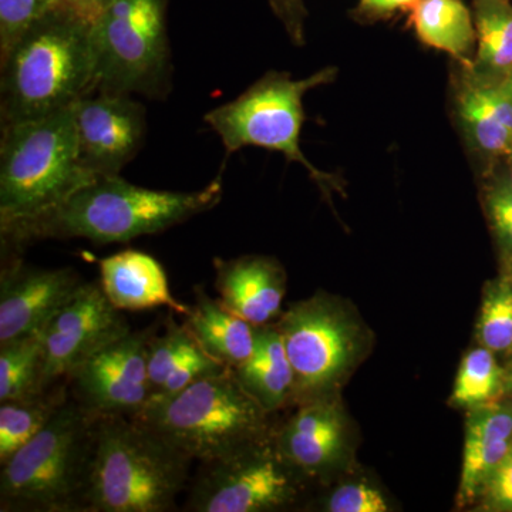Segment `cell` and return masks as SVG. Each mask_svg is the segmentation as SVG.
<instances>
[{
	"mask_svg": "<svg viewBox=\"0 0 512 512\" xmlns=\"http://www.w3.org/2000/svg\"><path fill=\"white\" fill-rule=\"evenodd\" d=\"M222 195L221 174L190 192L150 190L120 175L97 177L43 214L0 229L3 255H18L45 239L83 238L103 245L158 234L211 211Z\"/></svg>",
	"mask_w": 512,
	"mask_h": 512,
	"instance_id": "1",
	"label": "cell"
},
{
	"mask_svg": "<svg viewBox=\"0 0 512 512\" xmlns=\"http://www.w3.org/2000/svg\"><path fill=\"white\" fill-rule=\"evenodd\" d=\"M93 23L57 5L0 60V127L40 119L92 93Z\"/></svg>",
	"mask_w": 512,
	"mask_h": 512,
	"instance_id": "2",
	"label": "cell"
},
{
	"mask_svg": "<svg viewBox=\"0 0 512 512\" xmlns=\"http://www.w3.org/2000/svg\"><path fill=\"white\" fill-rule=\"evenodd\" d=\"M192 460L126 416L97 417L83 512H168L187 487Z\"/></svg>",
	"mask_w": 512,
	"mask_h": 512,
	"instance_id": "3",
	"label": "cell"
},
{
	"mask_svg": "<svg viewBox=\"0 0 512 512\" xmlns=\"http://www.w3.org/2000/svg\"><path fill=\"white\" fill-rule=\"evenodd\" d=\"M97 417L72 396L0 470V511L83 512Z\"/></svg>",
	"mask_w": 512,
	"mask_h": 512,
	"instance_id": "4",
	"label": "cell"
},
{
	"mask_svg": "<svg viewBox=\"0 0 512 512\" xmlns=\"http://www.w3.org/2000/svg\"><path fill=\"white\" fill-rule=\"evenodd\" d=\"M74 107L2 128L0 229L43 214L94 180L80 165Z\"/></svg>",
	"mask_w": 512,
	"mask_h": 512,
	"instance_id": "5",
	"label": "cell"
},
{
	"mask_svg": "<svg viewBox=\"0 0 512 512\" xmlns=\"http://www.w3.org/2000/svg\"><path fill=\"white\" fill-rule=\"evenodd\" d=\"M268 416L227 369L168 399L150 400L133 419L201 464L232 456L271 436Z\"/></svg>",
	"mask_w": 512,
	"mask_h": 512,
	"instance_id": "6",
	"label": "cell"
},
{
	"mask_svg": "<svg viewBox=\"0 0 512 512\" xmlns=\"http://www.w3.org/2000/svg\"><path fill=\"white\" fill-rule=\"evenodd\" d=\"M92 93L165 100L173 87L167 0H111L92 29Z\"/></svg>",
	"mask_w": 512,
	"mask_h": 512,
	"instance_id": "7",
	"label": "cell"
},
{
	"mask_svg": "<svg viewBox=\"0 0 512 512\" xmlns=\"http://www.w3.org/2000/svg\"><path fill=\"white\" fill-rule=\"evenodd\" d=\"M338 73V67H325L305 79H292L289 73L271 70L237 99L208 111L204 121L221 138L227 154L251 146L282 153L289 163L305 167L329 194V188H340L338 181L318 170L301 148L303 97L316 87L335 82Z\"/></svg>",
	"mask_w": 512,
	"mask_h": 512,
	"instance_id": "8",
	"label": "cell"
},
{
	"mask_svg": "<svg viewBox=\"0 0 512 512\" xmlns=\"http://www.w3.org/2000/svg\"><path fill=\"white\" fill-rule=\"evenodd\" d=\"M293 370V403L328 399L360 359L363 333L342 303L318 293L276 323Z\"/></svg>",
	"mask_w": 512,
	"mask_h": 512,
	"instance_id": "9",
	"label": "cell"
},
{
	"mask_svg": "<svg viewBox=\"0 0 512 512\" xmlns=\"http://www.w3.org/2000/svg\"><path fill=\"white\" fill-rule=\"evenodd\" d=\"M302 476L285 460L274 436L220 460L201 463L185 511L262 512L295 501Z\"/></svg>",
	"mask_w": 512,
	"mask_h": 512,
	"instance_id": "10",
	"label": "cell"
},
{
	"mask_svg": "<svg viewBox=\"0 0 512 512\" xmlns=\"http://www.w3.org/2000/svg\"><path fill=\"white\" fill-rule=\"evenodd\" d=\"M157 328L130 332L77 367L66 379L74 402L96 417L137 416L150 399L148 345Z\"/></svg>",
	"mask_w": 512,
	"mask_h": 512,
	"instance_id": "11",
	"label": "cell"
},
{
	"mask_svg": "<svg viewBox=\"0 0 512 512\" xmlns=\"http://www.w3.org/2000/svg\"><path fill=\"white\" fill-rule=\"evenodd\" d=\"M133 332L100 282H84L43 330V389L63 382L101 349Z\"/></svg>",
	"mask_w": 512,
	"mask_h": 512,
	"instance_id": "12",
	"label": "cell"
},
{
	"mask_svg": "<svg viewBox=\"0 0 512 512\" xmlns=\"http://www.w3.org/2000/svg\"><path fill=\"white\" fill-rule=\"evenodd\" d=\"M76 111L77 151L80 165L92 177L120 175L143 147L146 109L124 94L90 93Z\"/></svg>",
	"mask_w": 512,
	"mask_h": 512,
	"instance_id": "13",
	"label": "cell"
},
{
	"mask_svg": "<svg viewBox=\"0 0 512 512\" xmlns=\"http://www.w3.org/2000/svg\"><path fill=\"white\" fill-rule=\"evenodd\" d=\"M84 281L73 268L46 269L3 255L0 272V343L46 328Z\"/></svg>",
	"mask_w": 512,
	"mask_h": 512,
	"instance_id": "14",
	"label": "cell"
},
{
	"mask_svg": "<svg viewBox=\"0 0 512 512\" xmlns=\"http://www.w3.org/2000/svg\"><path fill=\"white\" fill-rule=\"evenodd\" d=\"M274 440L302 477L322 476L338 466L345 451V417L332 397L303 403Z\"/></svg>",
	"mask_w": 512,
	"mask_h": 512,
	"instance_id": "15",
	"label": "cell"
},
{
	"mask_svg": "<svg viewBox=\"0 0 512 512\" xmlns=\"http://www.w3.org/2000/svg\"><path fill=\"white\" fill-rule=\"evenodd\" d=\"M215 289L229 312L254 326L269 325L281 315L286 293L284 266L265 255L214 259Z\"/></svg>",
	"mask_w": 512,
	"mask_h": 512,
	"instance_id": "16",
	"label": "cell"
},
{
	"mask_svg": "<svg viewBox=\"0 0 512 512\" xmlns=\"http://www.w3.org/2000/svg\"><path fill=\"white\" fill-rule=\"evenodd\" d=\"M454 116L470 150L485 160L512 154V97L500 83L484 82L461 69Z\"/></svg>",
	"mask_w": 512,
	"mask_h": 512,
	"instance_id": "17",
	"label": "cell"
},
{
	"mask_svg": "<svg viewBox=\"0 0 512 512\" xmlns=\"http://www.w3.org/2000/svg\"><path fill=\"white\" fill-rule=\"evenodd\" d=\"M511 451L512 402H495L468 410L458 507L478 500L488 478Z\"/></svg>",
	"mask_w": 512,
	"mask_h": 512,
	"instance_id": "18",
	"label": "cell"
},
{
	"mask_svg": "<svg viewBox=\"0 0 512 512\" xmlns=\"http://www.w3.org/2000/svg\"><path fill=\"white\" fill-rule=\"evenodd\" d=\"M100 286L119 311L167 306L171 311L188 315L191 309L174 298L160 262L136 249L101 259Z\"/></svg>",
	"mask_w": 512,
	"mask_h": 512,
	"instance_id": "19",
	"label": "cell"
},
{
	"mask_svg": "<svg viewBox=\"0 0 512 512\" xmlns=\"http://www.w3.org/2000/svg\"><path fill=\"white\" fill-rule=\"evenodd\" d=\"M194 295L195 305L184 322L192 338L228 369L244 365L255 352L256 326L229 312L220 299H212L202 286H195Z\"/></svg>",
	"mask_w": 512,
	"mask_h": 512,
	"instance_id": "20",
	"label": "cell"
},
{
	"mask_svg": "<svg viewBox=\"0 0 512 512\" xmlns=\"http://www.w3.org/2000/svg\"><path fill=\"white\" fill-rule=\"evenodd\" d=\"M249 396L272 413L293 403V370L284 340L272 325L256 326L254 355L244 365L231 369Z\"/></svg>",
	"mask_w": 512,
	"mask_h": 512,
	"instance_id": "21",
	"label": "cell"
},
{
	"mask_svg": "<svg viewBox=\"0 0 512 512\" xmlns=\"http://www.w3.org/2000/svg\"><path fill=\"white\" fill-rule=\"evenodd\" d=\"M410 23L424 45L447 53L470 67L477 46L476 25L461 0H420L412 9Z\"/></svg>",
	"mask_w": 512,
	"mask_h": 512,
	"instance_id": "22",
	"label": "cell"
},
{
	"mask_svg": "<svg viewBox=\"0 0 512 512\" xmlns=\"http://www.w3.org/2000/svg\"><path fill=\"white\" fill-rule=\"evenodd\" d=\"M477 32L470 67H461L484 82L501 83L512 72V5L508 0H473Z\"/></svg>",
	"mask_w": 512,
	"mask_h": 512,
	"instance_id": "23",
	"label": "cell"
},
{
	"mask_svg": "<svg viewBox=\"0 0 512 512\" xmlns=\"http://www.w3.org/2000/svg\"><path fill=\"white\" fill-rule=\"evenodd\" d=\"M69 397V383L63 380L45 392L0 402V466L32 440Z\"/></svg>",
	"mask_w": 512,
	"mask_h": 512,
	"instance_id": "24",
	"label": "cell"
},
{
	"mask_svg": "<svg viewBox=\"0 0 512 512\" xmlns=\"http://www.w3.org/2000/svg\"><path fill=\"white\" fill-rule=\"evenodd\" d=\"M43 330L0 343V402L45 392Z\"/></svg>",
	"mask_w": 512,
	"mask_h": 512,
	"instance_id": "25",
	"label": "cell"
},
{
	"mask_svg": "<svg viewBox=\"0 0 512 512\" xmlns=\"http://www.w3.org/2000/svg\"><path fill=\"white\" fill-rule=\"evenodd\" d=\"M504 394L505 370L498 365L495 353L483 346L470 350L461 360L451 404L470 410L500 402Z\"/></svg>",
	"mask_w": 512,
	"mask_h": 512,
	"instance_id": "26",
	"label": "cell"
},
{
	"mask_svg": "<svg viewBox=\"0 0 512 512\" xmlns=\"http://www.w3.org/2000/svg\"><path fill=\"white\" fill-rule=\"evenodd\" d=\"M478 345L494 353L512 352V275L488 282L477 320Z\"/></svg>",
	"mask_w": 512,
	"mask_h": 512,
	"instance_id": "27",
	"label": "cell"
},
{
	"mask_svg": "<svg viewBox=\"0 0 512 512\" xmlns=\"http://www.w3.org/2000/svg\"><path fill=\"white\" fill-rule=\"evenodd\" d=\"M197 346L184 325H178L173 316L164 320V333L157 330L148 345L147 376L150 397L163 387L168 376L180 366L188 353Z\"/></svg>",
	"mask_w": 512,
	"mask_h": 512,
	"instance_id": "28",
	"label": "cell"
},
{
	"mask_svg": "<svg viewBox=\"0 0 512 512\" xmlns=\"http://www.w3.org/2000/svg\"><path fill=\"white\" fill-rule=\"evenodd\" d=\"M483 204L498 254L507 269L512 264V184L505 174L485 184Z\"/></svg>",
	"mask_w": 512,
	"mask_h": 512,
	"instance_id": "29",
	"label": "cell"
},
{
	"mask_svg": "<svg viewBox=\"0 0 512 512\" xmlns=\"http://www.w3.org/2000/svg\"><path fill=\"white\" fill-rule=\"evenodd\" d=\"M50 8L49 0H0V60Z\"/></svg>",
	"mask_w": 512,
	"mask_h": 512,
	"instance_id": "30",
	"label": "cell"
},
{
	"mask_svg": "<svg viewBox=\"0 0 512 512\" xmlns=\"http://www.w3.org/2000/svg\"><path fill=\"white\" fill-rule=\"evenodd\" d=\"M227 369L228 367L212 359L208 353H205L197 345L188 353V356L180 363V366L168 376L163 387L148 399V402L150 400L168 399V397L183 392L185 387L190 386V384L198 382V380L204 379V377L218 375V373L224 372Z\"/></svg>",
	"mask_w": 512,
	"mask_h": 512,
	"instance_id": "31",
	"label": "cell"
},
{
	"mask_svg": "<svg viewBox=\"0 0 512 512\" xmlns=\"http://www.w3.org/2000/svg\"><path fill=\"white\" fill-rule=\"evenodd\" d=\"M329 512H386L389 505L376 488L366 484H345L336 488L323 503Z\"/></svg>",
	"mask_w": 512,
	"mask_h": 512,
	"instance_id": "32",
	"label": "cell"
},
{
	"mask_svg": "<svg viewBox=\"0 0 512 512\" xmlns=\"http://www.w3.org/2000/svg\"><path fill=\"white\" fill-rule=\"evenodd\" d=\"M478 501L484 511L512 512V451L488 478Z\"/></svg>",
	"mask_w": 512,
	"mask_h": 512,
	"instance_id": "33",
	"label": "cell"
},
{
	"mask_svg": "<svg viewBox=\"0 0 512 512\" xmlns=\"http://www.w3.org/2000/svg\"><path fill=\"white\" fill-rule=\"evenodd\" d=\"M272 12L281 20L293 45L302 47L306 42L305 23L308 18L303 0H268Z\"/></svg>",
	"mask_w": 512,
	"mask_h": 512,
	"instance_id": "34",
	"label": "cell"
},
{
	"mask_svg": "<svg viewBox=\"0 0 512 512\" xmlns=\"http://www.w3.org/2000/svg\"><path fill=\"white\" fill-rule=\"evenodd\" d=\"M420 0H359L356 12L369 20L383 19L396 12L412 10Z\"/></svg>",
	"mask_w": 512,
	"mask_h": 512,
	"instance_id": "35",
	"label": "cell"
},
{
	"mask_svg": "<svg viewBox=\"0 0 512 512\" xmlns=\"http://www.w3.org/2000/svg\"><path fill=\"white\" fill-rule=\"evenodd\" d=\"M110 3L111 0H62L59 5L66 6L87 22L94 23Z\"/></svg>",
	"mask_w": 512,
	"mask_h": 512,
	"instance_id": "36",
	"label": "cell"
},
{
	"mask_svg": "<svg viewBox=\"0 0 512 512\" xmlns=\"http://www.w3.org/2000/svg\"><path fill=\"white\" fill-rule=\"evenodd\" d=\"M505 370V396L510 397L512 399V359L511 362L508 363L507 367H504Z\"/></svg>",
	"mask_w": 512,
	"mask_h": 512,
	"instance_id": "37",
	"label": "cell"
},
{
	"mask_svg": "<svg viewBox=\"0 0 512 512\" xmlns=\"http://www.w3.org/2000/svg\"><path fill=\"white\" fill-rule=\"evenodd\" d=\"M500 86L503 87L505 92L510 94V96L512 97V72L508 74L507 77H505L503 82L500 83Z\"/></svg>",
	"mask_w": 512,
	"mask_h": 512,
	"instance_id": "38",
	"label": "cell"
},
{
	"mask_svg": "<svg viewBox=\"0 0 512 512\" xmlns=\"http://www.w3.org/2000/svg\"><path fill=\"white\" fill-rule=\"evenodd\" d=\"M505 167H507V173H505V177L508 178V181L512 184V154L510 157L505 158Z\"/></svg>",
	"mask_w": 512,
	"mask_h": 512,
	"instance_id": "39",
	"label": "cell"
},
{
	"mask_svg": "<svg viewBox=\"0 0 512 512\" xmlns=\"http://www.w3.org/2000/svg\"><path fill=\"white\" fill-rule=\"evenodd\" d=\"M62 0H49L50 5L57 6Z\"/></svg>",
	"mask_w": 512,
	"mask_h": 512,
	"instance_id": "40",
	"label": "cell"
},
{
	"mask_svg": "<svg viewBox=\"0 0 512 512\" xmlns=\"http://www.w3.org/2000/svg\"><path fill=\"white\" fill-rule=\"evenodd\" d=\"M505 271L510 272V274L512 275V264L510 266H508V268L505 269Z\"/></svg>",
	"mask_w": 512,
	"mask_h": 512,
	"instance_id": "41",
	"label": "cell"
}]
</instances>
